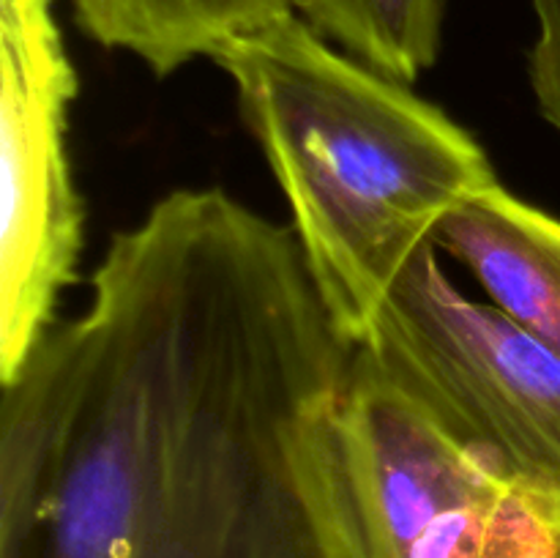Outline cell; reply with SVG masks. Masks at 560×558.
I'll use <instances>...</instances> for the list:
<instances>
[{"instance_id": "cell-1", "label": "cell", "mask_w": 560, "mask_h": 558, "mask_svg": "<svg viewBox=\"0 0 560 558\" xmlns=\"http://www.w3.org/2000/svg\"><path fill=\"white\" fill-rule=\"evenodd\" d=\"M0 558H359L337 443L217 388L118 399L0 492Z\"/></svg>"}, {"instance_id": "cell-3", "label": "cell", "mask_w": 560, "mask_h": 558, "mask_svg": "<svg viewBox=\"0 0 560 558\" xmlns=\"http://www.w3.org/2000/svg\"><path fill=\"white\" fill-rule=\"evenodd\" d=\"M359 348L560 523V356L495 304L457 290L438 244L405 268Z\"/></svg>"}, {"instance_id": "cell-5", "label": "cell", "mask_w": 560, "mask_h": 558, "mask_svg": "<svg viewBox=\"0 0 560 558\" xmlns=\"http://www.w3.org/2000/svg\"><path fill=\"white\" fill-rule=\"evenodd\" d=\"M77 91L55 0H0V383L77 277L85 213L66 148Z\"/></svg>"}, {"instance_id": "cell-8", "label": "cell", "mask_w": 560, "mask_h": 558, "mask_svg": "<svg viewBox=\"0 0 560 558\" xmlns=\"http://www.w3.org/2000/svg\"><path fill=\"white\" fill-rule=\"evenodd\" d=\"M443 9L446 0H293L312 31L402 85L441 58Z\"/></svg>"}, {"instance_id": "cell-2", "label": "cell", "mask_w": 560, "mask_h": 558, "mask_svg": "<svg viewBox=\"0 0 560 558\" xmlns=\"http://www.w3.org/2000/svg\"><path fill=\"white\" fill-rule=\"evenodd\" d=\"M211 60L288 200L323 306L359 348L443 222L501 184L485 146L295 11L230 38Z\"/></svg>"}, {"instance_id": "cell-9", "label": "cell", "mask_w": 560, "mask_h": 558, "mask_svg": "<svg viewBox=\"0 0 560 558\" xmlns=\"http://www.w3.org/2000/svg\"><path fill=\"white\" fill-rule=\"evenodd\" d=\"M536 38L528 49V85L536 109L560 135V0H530Z\"/></svg>"}, {"instance_id": "cell-6", "label": "cell", "mask_w": 560, "mask_h": 558, "mask_svg": "<svg viewBox=\"0 0 560 558\" xmlns=\"http://www.w3.org/2000/svg\"><path fill=\"white\" fill-rule=\"evenodd\" d=\"M438 249L479 279L490 304L560 356V219L503 184L443 222Z\"/></svg>"}, {"instance_id": "cell-7", "label": "cell", "mask_w": 560, "mask_h": 558, "mask_svg": "<svg viewBox=\"0 0 560 558\" xmlns=\"http://www.w3.org/2000/svg\"><path fill=\"white\" fill-rule=\"evenodd\" d=\"M71 11L98 47L135 55L151 74L170 77L230 38L293 14V0H71Z\"/></svg>"}, {"instance_id": "cell-4", "label": "cell", "mask_w": 560, "mask_h": 558, "mask_svg": "<svg viewBox=\"0 0 560 558\" xmlns=\"http://www.w3.org/2000/svg\"><path fill=\"white\" fill-rule=\"evenodd\" d=\"M359 558H560V523L355 348L337 410Z\"/></svg>"}]
</instances>
